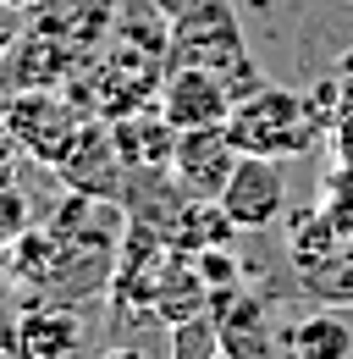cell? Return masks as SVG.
<instances>
[{
	"label": "cell",
	"instance_id": "obj_17",
	"mask_svg": "<svg viewBox=\"0 0 353 359\" xmlns=\"http://www.w3.org/2000/svg\"><path fill=\"white\" fill-rule=\"evenodd\" d=\"M314 205H320V216L331 222V232L348 243L353 238V166H342V172H331V177L320 182V199H314Z\"/></svg>",
	"mask_w": 353,
	"mask_h": 359
},
{
	"label": "cell",
	"instance_id": "obj_1",
	"mask_svg": "<svg viewBox=\"0 0 353 359\" xmlns=\"http://www.w3.org/2000/svg\"><path fill=\"white\" fill-rule=\"evenodd\" d=\"M166 67H210L216 78L232 83V94H249L260 83L232 0H176L172 39H166Z\"/></svg>",
	"mask_w": 353,
	"mask_h": 359
},
{
	"label": "cell",
	"instance_id": "obj_22",
	"mask_svg": "<svg viewBox=\"0 0 353 359\" xmlns=\"http://www.w3.org/2000/svg\"><path fill=\"white\" fill-rule=\"evenodd\" d=\"M0 6H17V11H39V0H0Z\"/></svg>",
	"mask_w": 353,
	"mask_h": 359
},
{
	"label": "cell",
	"instance_id": "obj_23",
	"mask_svg": "<svg viewBox=\"0 0 353 359\" xmlns=\"http://www.w3.org/2000/svg\"><path fill=\"white\" fill-rule=\"evenodd\" d=\"M0 94H6V55H0Z\"/></svg>",
	"mask_w": 353,
	"mask_h": 359
},
{
	"label": "cell",
	"instance_id": "obj_7",
	"mask_svg": "<svg viewBox=\"0 0 353 359\" xmlns=\"http://www.w3.org/2000/svg\"><path fill=\"white\" fill-rule=\"evenodd\" d=\"M83 67H88L83 50H72L67 39H55V34L28 22L17 34V45L6 50V94L11 89H72Z\"/></svg>",
	"mask_w": 353,
	"mask_h": 359
},
{
	"label": "cell",
	"instance_id": "obj_8",
	"mask_svg": "<svg viewBox=\"0 0 353 359\" xmlns=\"http://www.w3.org/2000/svg\"><path fill=\"white\" fill-rule=\"evenodd\" d=\"M237 144L226 128H188V133H176V149H172V172L166 177L188 194V199H216L226 177H232V166H237Z\"/></svg>",
	"mask_w": 353,
	"mask_h": 359
},
{
	"label": "cell",
	"instance_id": "obj_3",
	"mask_svg": "<svg viewBox=\"0 0 353 359\" xmlns=\"http://www.w3.org/2000/svg\"><path fill=\"white\" fill-rule=\"evenodd\" d=\"M0 122H6V133L17 138V149L34 166L55 172L61 155L72 149L78 128H83V111H78V100L67 89H11L6 105H0Z\"/></svg>",
	"mask_w": 353,
	"mask_h": 359
},
{
	"label": "cell",
	"instance_id": "obj_14",
	"mask_svg": "<svg viewBox=\"0 0 353 359\" xmlns=\"http://www.w3.org/2000/svg\"><path fill=\"white\" fill-rule=\"evenodd\" d=\"M298 287L309 299H320V304H353V238L337 243L320 266L298 271Z\"/></svg>",
	"mask_w": 353,
	"mask_h": 359
},
{
	"label": "cell",
	"instance_id": "obj_11",
	"mask_svg": "<svg viewBox=\"0 0 353 359\" xmlns=\"http://www.w3.org/2000/svg\"><path fill=\"white\" fill-rule=\"evenodd\" d=\"M111 133H116V149H122L127 172H172L176 128L160 116V105H144L132 116H116Z\"/></svg>",
	"mask_w": 353,
	"mask_h": 359
},
{
	"label": "cell",
	"instance_id": "obj_10",
	"mask_svg": "<svg viewBox=\"0 0 353 359\" xmlns=\"http://www.w3.org/2000/svg\"><path fill=\"white\" fill-rule=\"evenodd\" d=\"M116 17H122V0H39V11H28L34 28L67 39V45L83 50V55H94V50L111 39Z\"/></svg>",
	"mask_w": 353,
	"mask_h": 359
},
{
	"label": "cell",
	"instance_id": "obj_15",
	"mask_svg": "<svg viewBox=\"0 0 353 359\" xmlns=\"http://www.w3.org/2000/svg\"><path fill=\"white\" fill-rule=\"evenodd\" d=\"M337 243H342V238H337V232H331V222L320 216V205H309V210H298V216L287 222V260H293V271L320 266Z\"/></svg>",
	"mask_w": 353,
	"mask_h": 359
},
{
	"label": "cell",
	"instance_id": "obj_5",
	"mask_svg": "<svg viewBox=\"0 0 353 359\" xmlns=\"http://www.w3.org/2000/svg\"><path fill=\"white\" fill-rule=\"evenodd\" d=\"M55 177L72 194H94V199H122L127 194V161L116 149V133L105 116H83V128L72 138V149L61 155Z\"/></svg>",
	"mask_w": 353,
	"mask_h": 359
},
{
	"label": "cell",
	"instance_id": "obj_4",
	"mask_svg": "<svg viewBox=\"0 0 353 359\" xmlns=\"http://www.w3.org/2000/svg\"><path fill=\"white\" fill-rule=\"evenodd\" d=\"M216 199L237 232H265V226H276L287 216V172H282V161L237 155V166H232V177H226V188Z\"/></svg>",
	"mask_w": 353,
	"mask_h": 359
},
{
	"label": "cell",
	"instance_id": "obj_19",
	"mask_svg": "<svg viewBox=\"0 0 353 359\" xmlns=\"http://www.w3.org/2000/svg\"><path fill=\"white\" fill-rule=\"evenodd\" d=\"M22 149H17V138L6 133V122H0V188H17V172H22Z\"/></svg>",
	"mask_w": 353,
	"mask_h": 359
},
{
	"label": "cell",
	"instance_id": "obj_12",
	"mask_svg": "<svg viewBox=\"0 0 353 359\" xmlns=\"http://www.w3.org/2000/svg\"><path fill=\"white\" fill-rule=\"evenodd\" d=\"M166 238H172V249H182V255H205V249H226L237 238V226L221 210V199H182L172 226H166Z\"/></svg>",
	"mask_w": 353,
	"mask_h": 359
},
{
	"label": "cell",
	"instance_id": "obj_21",
	"mask_svg": "<svg viewBox=\"0 0 353 359\" xmlns=\"http://www.w3.org/2000/svg\"><path fill=\"white\" fill-rule=\"evenodd\" d=\"M99 359H155V354H144L138 343H116V348H105Z\"/></svg>",
	"mask_w": 353,
	"mask_h": 359
},
{
	"label": "cell",
	"instance_id": "obj_6",
	"mask_svg": "<svg viewBox=\"0 0 353 359\" xmlns=\"http://www.w3.org/2000/svg\"><path fill=\"white\" fill-rule=\"evenodd\" d=\"M232 83L216 78L210 67H166V78H160V94H155V105H160V116L172 122L176 133H188V128H226V116H232Z\"/></svg>",
	"mask_w": 353,
	"mask_h": 359
},
{
	"label": "cell",
	"instance_id": "obj_20",
	"mask_svg": "<svg viewBox=\"0 0 353 359\" xmlns=\"http://www.w3.org/2000/svg\"><path fill=\"white\" fill-rule=\"evenodd\" d=\"M28 28V11H17V6H0V55L17 45V34Z\"/></svg>",
	"mask_w": 353,
	"mask_h": 359
},
{
	"label": "cell",
	"instance_id": "obj_2",
	"mask_svg": "<svg viewBox=\"0 0 353 359\" xmlns=\"http://www.w3.org/2000/svg\"><path fill=\"white\" fill-rule=\"evenodd\" d=\"M226 133L243 155H265V161H293L309 155L320 144V122L309 111V94L282 89V83H254L249 94L232 100V116H226Z\"/></svg>",
	"mask_w": 353,
	"mask_h": 359
},
{
	"label": "cell",
	"instance_id": "obj_24",
	"mask_svg": "<svg viewBox=\"0 0 353 359\" xmlns=\"http://www.w3.org/2000/svg\"><path fill=\"white\" fill-rule=\"evenodd\" d=\"M0 359H11V348H6V337H0Z\"/></svg>",
	"mask_w": 353,
	"mask_h": 359
},
{
	"label": "cell",
	"instance_id": "obj_18",
	"mask_svg": "<svg viewBox=\"0 0 353 359\" xmlns=\"http://www.w3.org/2000/svg\"><path fill=\"white\" fill-rule=\"evenodd\" d=\"M28 226H34V216H28V199H22L17 188H0V249H6V243H17Z\"/></svg>",
	"mask_w": 353,
	"mask_h": 359
},
{
	"label": "cell",
	"instance_id": "obj_16",
	"mask_svg": "<svg viewBox=\"0 0 353 359\" xmlns=\"http://www.w3.org/2000/svg\"><path fill=\"white\" fill-rule=\"evenodd\" d=\"M172 359H232L226 354V343H221V326L216 315H188V320H176L172 326Z\"/></svg>",
	"mask_w": 353,
	"mask_h": 359
},
{
	"label": "cell",
	"instance_id": "obj_9",
	"mask_svg": "<svg viewBox=\"0 0 353 359\" xmlns=\"http://www.w3.org/2000/svg\"><path fill=\"white\" fill-rule=\"evenodd\" d=\"M83 343H88V326L67 299L28 304V310L11 320V332H6L11 359H72Z\"/></svg>",
	"mask_w": 353,
	"mask_h": 359
},
{
	"label": "cell",
	"instance_id": "obj_13",
	"mask_svg": "<svg viewBox=\"0 0 353 359\" xmlns=\"http://www.w3.org/2000/svg\"><path fill=\"white\" fill-rule=\"evenodd\" d=\"M282 343L293 359H353V326L337 310H314L293 326H282Z\"/></svg>",
	"mask_w": 353,
	"mask_h": 359
}]
</instances>
